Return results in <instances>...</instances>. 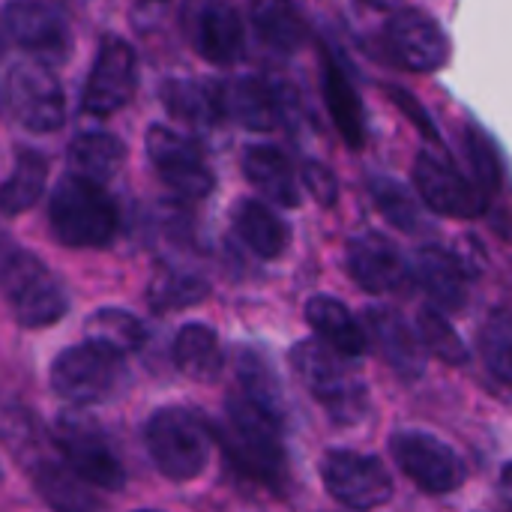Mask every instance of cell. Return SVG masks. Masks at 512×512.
I'll return each instance as SVG.
<instances>
[{"instance_id":"1","label":"cell","mask_w":512,"mask_h":512,"mask_svg":"<svg viewBox=\"0 0 512 512\" xmlns=\"http://www.w3.org/2000/svg\"><path fill=\"white\" fill-rule=\"evenodd\" d=\"M210 438L222 444L225 459L246 480L261 483L264 489H285L288 456L279 420L267 417L243 396H231L225 402L222 420L210 426Z\"/></svg>"},{"instance_id":"2","label":"cell","mask_w":512,"mask_h":512,"mask_svg":"<svg viewBox=\"0 0 512 512\" xmlns=\"http://www.w3.org/2000/svg\"><path fill=\"white\" fill-rule=\"evenodd\" d=\"M291 369L336 423H357L366 414L369 390L351 357H342L318 339H306L291 348Z\"/></svg>"},{"instance_id":"3","label":"cell","mask_w":512,"mask_h":512,"mask_svg":"<svg viewBox=\"0 0 512 512\" xmlns=\"http://www.w3.org/2000/svg\"><path fill=\"white\" fill-rule=\"evenodd\" d=\"M48 219L54 237L69 249H102L117 237L120 213L111 195L84 177H63L51 195Z\"/></svg>"},{"instance_id":"4","label":"cell","mask_w":512,"mask_h":512,"mask_svg":"<svg viewBox=\"0 0 512 512\" xmlns=\"http://www.w3.org/2000/svg\"><path fill=\"white\" fill-rule=\"evenodd\" d=\"M210 426L186 408H159L147 417L144 447L162 477L189 483L210 459Z\"/></svg>"},{"instance_id":"5","label":"cell","mask_w":512,"mask_h":512,"mask_svg":"<svg viewBox=\"0 0 512 512\" xmlns=\"http://www.w3.org/2000/svg\"><path fill=\"white\" fill-rule=\"evenodd\" d=\"M126 384V363L123 354L99 345V342H78L60 351L51 363V387L69 405L87 408L114 399Z\"/></svg>"},{"instance_id":"6","label":"cell","mask_w":512,"mask_h":512,"mask_svg":"<svg viewBox=\"0 0 512 512\" xmlns=\"http://www.w3.org/2000/svg\"><path fill=\"white\" fill-rule=\"evenodd\" d=\"M0 288L15 321L27 330L51 327L69 312V297L60 279L24 249H9L0 261Z\"/></svg>"},{"instance_id":"7","label":"cell","mask_w":512,"mask_h":512,"mask_svg":"<svg viewBox=\"0 0 512 512\" xmlns=\"http://www.w3.org/2000/svg\"><path fill=\"white\" fill-rule=\"evenodd\" d=\"M54 444L63 465L93 489L120 492L126 486V468L105 432L81 411H66L54 423Z\"/></svg>"},{"instance_id":"8","label":"cell","mask_w":512,"mask_h":512,"mask_svg":"<svg viewBox=\"0 0 512 512\" xmlns=\"http://www.w3.org/2000/svg\"><path fill=\"white\" fill-rule=\"evenodd\" d=\"M390 453L405 477H411L429 495H450L468 477L462 456L429 432L405 429L390 435Z\"/></svg>"},{"instance_id":"9","label":"cell","mask_w":512,"mask_h":512,"mask_svg":"<svg viewBox=\"0 0 512 512\" xmlns=\"http://www.w3.org/2000/svg\"><path fill=\"white\" fill-rule=\"evenodd\" d=\"M321 477L327 492L348 510H378L393 498V477L378 456L333 450L321 462Z\"/></svg>"},{"instance_id":"10","label":"cell","mask_w":512,"mask_h":512,"mask_svg":"<svg viewBox=\"0 0 512 512\" xmlns=\"http://www.w3.org/2000/svg\"><path fill=\"white\" fill-rule=\"evenodd\" d=\"M6 105L27 132H57L66 117L63 87L42 63H15L6 75Z\"/></svg>"},{"instance_id":"11","label":"cell","mask_w":512,"mask_h":512,"mask_svg":"<svg viewBox=\"0 0 512 512\" xmlns=\"http://www.w3.org/2000/svg\"><path fill=\"white\" fill-rule=\"evenodd\" d=\"M135 84H138V60L132 45L114 33L102 36L93 69L84 84V99H81L84 111L99 117L120 111L132 99Z\"/></svg>"},{"instance_id":"12","label":"cell","mask_w":512,"mask_h":512,"mask_svg":"<svg viewBox=\"0 0 512 512\" xmlns=\"http://www.w3.org/2000/svg\"><path fill=\"white\" fill-rule=\"evenodd\" d=\"M147 156L156 174L162 177V183L180 198L198 201V198H207L216 186L213 171L207 168L201 150L168 126H150Z\"/></svg>"},{"instance_id":"13","label":"cell","mask_w":512,"mask_h":512,"mask_svg":"<svg viewBox=\"0 0 512 512\" xmlns=\"http://www.w3.org/2000/svg\"><path fill=\"white\" fill-rule=\"evenodd\" d=\"M414 183L426 207L453 219H474L486 213V192L474 186L450 159L423 150L414 162Z\"/></svg>"},{"instance_id":"14","label":"cell","mask_w":512,"mask_h":512,"mask_svg":"<svg viewBox=\"0 0 512 512\" xmlns=\"http://www.w3.org/2000/svg\"><path fill=\"white\" fill-rule=\"evenodd\" d=\"M387 45L393 57L414 72L441 69L450 57L447 33L441 30V24L429 12L414 6L393 12V18L387 21Z\"/></svg>"},{"instance_id":"15","label":"cell","mask_w":512,"mask_h":512,"mask_svg":"<svg viewBox=\"0 0 512 512\" xmlns=\"http://www.w3.org/2000/svg\"><path fill=\"white\" fill-rule=\"evenodd\" d=\"M9 36L42 60H63L72 48L66 18L42 0H12L3 12Z\"/></svg>"},{"instance_id":"16","label":"cell","mask_w":512,"mask_h":512,"mask_svg":"<svg viewBox=\"0 0 512 512\" xmlns=\"http://www.w3.org/2000/svg\"><path fill=\"white\" fill-rule=\"evenodd\" d=\"M189 33L195 51L216 66H231L246 54V27L228 0H201L192 9Z\"/></svg>"},{"instance_id":"17","label":"cell","mask_w":512,"mask_h":512,"mask_svg":"<svg viewBox=\"0 0 512 512\" xmlns=\"http://www.w3.org/2000/svg\"><path fill=\"white\" fill-rule=\"evenodd\" d=\"M366 339L375 342L378 354L393 366V372L405 381H414L426 369V348L420 342L417 327L396 309L372 306L366 309Z\"/></svg>"},{"instance_id":"18","label":"cell","mask_w":512,"mask_h":512,"mask_svg":"<svg viewBox=\"0 0 512 512\" xmlns=\"http://www.w3.org/2000/svg\"><path fill=\"white\" fill-rule=\"evenodd\" d=\"M345 264L351 279L369 294L399 291L408 279V267L399 249L378 231L354 237L345 249Z\"/></svg>"},{"instance_id":"19","label":"cell","mask_w":512,"mask_h":512,"mask_svg":"<svg viewBox=\"0 0 512 512\" xmlns=\"http://www.w3.org/2000/svg\"><path fill=\"white\" fill-rule=\"evenodd\" d=\"M411 276L438 306V312H459L468 303V276L453 252L441 246H423L414 255Z\"/></svg>"},{"instance_id":"20","label":"cell","mask_w":512,"mask_h":512,"mask_svg":"<svg viewBox=\"0 0 512 512\" xmlns=\"http://www.w3.org/2000/svg\"><path fill=\"white\" fill-rule=\"evenodd\" d=\"M306 321L318 333V342L339 351L342 357H363L369 348V339L363 333V324L348 312L345 303H339L330 294H318L306 303Z\"/></svg>"},{"instance_id":"21","label":"cell","mask_w":512,"mask_h":512,"mask_svg":"<svg viewBox=\"0 0 512 512\" xmlns=\"http://www.w3.org/2000/svg\"><path fill=\"white\" fill-rule=\"evenodd\" d=\"M30 465H33L30 477L39 498L54 512H102L99 498L93 495V486L75 477L63 462H51L42 453H36Z\"/></svg>"},{"instance_id":"22","label":"cell","mask_w":512,"mask_h":512,"mask_svg":"<svg viewBox=\"0 0 512 512\" xmlns=\"http://www.w3.org/2000/svg\"><path fill=\"white\" fill-rule=\"evenodd\" d=\"M324 99L330 108V117L339 129V135L357 150L366 141V111H363V99L351 81V75L345 72V66L333 57L324 54Z\"/></svg>"},{"instance_id":"23","label":"cell","mask_w":512,"mask_h":512,"mask_svg":"<svg viewBox=\"0 0 512 512\" xmlns=\"http://www.w3.org/2000/svg\"><path fill=\"white\" fill-rule=\"evenodd\" d=\"M243 174L273 204H279V207H297L300 204V186H297L294 168L276 147H270V144L249 147L243 153Z\"/></svg>"},{"instance_id":"24","label":"cell","mask_w":512,"mask_h":512,"mask_svg":"<svg viewBox=\"0 0 512 512\" xmlns=\"http://www.w3.org/2000/svg\"><path fill=\"white\" fill-rule=\"evenodd\" d=\"M162 102L168 111L192 126H216L225 120L222 84L204 78H171L162 87Z\"/></svg>"},{"instance_id":"25","label":"cell","mask_w":512,"mask_h":512,"mask_svg":"<svg viewBox=\"0 0 512 512\" xmlns=\"http://www.w3.org/2000/svg\"><path fill=\"white\" fill-rule=\"evenodd\" d=\"M234 228L240 234V240L258 255V258H279L285 249H288V240H291V231L285 225V219L261 204V201H237L234 207Z\"/></svg>"},{"instance_id":"26","label":"cell","mask_w":512,"mask_h":512,"mask_svg":"<svg viewBox=\"0 0 512 512\" xmlns=\"http://www.w3.org/2000/svg\"><path fill=\"white\" fill-rule=\"evenodd\" d=\"M171 357L186 378L201 381V384L216 381L222 375V366H225L219 336L207 324L180 327L174 336V345H171Z\"/></svg>"},{"instance_id":"27","label":"cell","mask_w":512,"mask_h":512,"mask_svg":"<svg viewBox=\"0 0 512 512\" xmlns=\"http://www.w3.org/2000/svg\"><path fill=\"white\" fill-rule=\"evenodd\" d=\"M237 384L240 393L249 405H255L258 411H264L273 420H285V390L273 372V366L267 363V357L249 345H243L237 351Z\"/></svg>"},{"instance_id":"28","label":"cell","mask_w":512,"mask_h":512,"mask_svg":"<svg viewBox=\"0 0 512 512\" xmlns=\"http://www.w3.org/2000/svg\"><path fill=\"white\" fill-rule=\"evenodd\" d=\"M225 114L240 120L246 129L270 132L279 123V102L273 96V87L261 78H237L234 84L222 87Z\"/></svg>"},{"instance_id":"29","label":"cell","mask_w":512,"mask_h":512,"mask_svg":"<svg viewBox=\"0 0 512 512\" xmlns=\"http://www.w3.org/2000/svg\"><path fill=\"white\" fill-rule=\"evenodd\" d=\"M126 159V150L117 135L111 132H81L69 144V168L75 177H84L90 183L111 180Z\"/></svg>"},{"instance_id":"30","label":"cell","mask_w":512,"mask_h":512,"mask_svg":"<svg viewBox=\"0 0 512 512\" xmlns=\"http://www.w3.org/2000/svg\"><path fill=\"white\" fill-rule=\"evenodd\" d=\"M252 27L276 51H297L306 42V24L291 0H249Z\"/></svg>"},{"instance_id":"31","label":"cell","mask_w":512,"mask_h":512,"mask_svg":"<svg viewBox=\"0 0 512 512\" xmlns=\"http://www.w3.org/2000/svg\"><path fill=\"white\" fill-rule=\"evenodd\" d=\"M45 180H48L45 156L36 150H21L12 174L0 183V213L21 216L24 210H30L42 198Z\"/></svg>"},{"instance_id":"32","label":"cell","mask_w":512,"mask_h":512,"mask_svg":"<svg viewBox=\"0 0 512 512\" xmlns=\"http://www.w3.org/2000/svg\"><path fill=\"white\" fill-rule=\"evenodd\" d=\"M210 294V285L207 279H201L198 273H189V270H180V267H168L162 270L153 282H150V309L156 315H168V312H177V309H189V306H198L201 300H207Z\"/></svg>"},{"instance_id":"33","label":"cell","mask_w":512,"mask_h":512,"mask_svg":"<svg viewBox=\"0 0 512 512\" xmlns=\"http://www.w3.org/2000/svg\"><path fill=\"white\" fill-rule=\"evenodd\" d=\"M87 339L126 357L144 348L147 327L141 318H135L126 309H99L87 318Z\"/></svg>"},{"instance_id":"34","label":"cell","mask_w":512,"mask_h":512,"mask_svg":"<svg viewBox=\"0 0 512 512\" xmlns=\"http://www.w3.org/2000/svg\"><path fill=\"white\" fill-rule=\"evenodd\" d=\"M369 192H372L375 207L384 213V219H387L390 225H396L399 231L414 234V231H420V228L426 225L423 207H420V201L414 198V192H411L405 183H399V180H393V177L375 174V177L369 180Z\"/></svg>"},{"instance_id":"35","label":"cell","mask_w":512,"mask_h":512,"mask_svg":"<svg viewBox=\"0 0 512 512\" xmlns=\"http://www.w3.org/2000/svg\"><path fill=\"white\" fill-rule=\"evenodd\" d=\"M417 333H420V342L429 354L441 357L450 366H468L471 354H468L462 336L456 333V327L444 318V312L423 309L417 315Z\"/></svg>"},{"instance_id":"36","label":"cell","mask_w":512,"mask_h":512,"mask_svg":"<svg viewBox=\"0 0 512 512\" xmlns=\"http://www.w3.org/2000/svg\"><path fill=\"white\" fill-rule=\"evenodd\" d=\"M480 351L489 372L501 381H512V321L507 309H495L480 330Z\"/></svg>"},{"instance_id":"37","label":"cell","mask_w":512,"mask_h":512,"mask_svg":"<svg viewBox=\"0 0 512 512\" xmlns=\"http://www.w3.org/2000/svg\"><path fill=\"white\" fill-rule=\"evenodd\" d=\"M468 159L474 165V174L480 180V189L483 192H495L501 186V177H504V168H501V156L492 144V138L480 129V126H471L468 129Z\"/></svg>"},{"instance_id":"38","label":"cell","mask_w":512,"mask_h":512,"mask_svg":"<svg viewBox=\"0 0 512 512\" xmlns=\"http://www.w3.org/2000/svg\"><path fill=\"white\" fill-rule=\"evenodd\" d=\"M303 186H306V189L312 192V198H315L318 204H324V207H333L336 198H339V183H336L333 171H330L324 162L309 159V162L303 165Z\"/></svg>"},{"instance_id":"39","label":"cell","mask_w":512,"mask_h":512,"mask_svg":"<svg viewBox=\"0 0 512 512\" xmlns=\"http://www.w3.org/2000/svg\"><path fill=\"white\" fill-rule=\"evenodd\" d=\"M390 96H396V99H399L402 105H408V102H405V96H402V90H390ZM408 108H411V105H408ZM411 111H414V108H411ZM417 111H420V105H417ZM423 117H426V114L420 111V117H414V120H420V126H423L426 132H432V126H429V120H423Z\"/></svg>"},{"instance_id":"40","label":"cell","mask_w":512,"mask_h":512,"mask_svg":"<svg viewBox=\"0 0 512 512\" xmlns=\"http://www.w3.org/2000/svg\"><path fill=\"white\" fill-rule=\"evenodd\" d=\"M366 3H369V6H378V9H390L396 0H366Z\"/></svg>"},{"instance_id":"41","label":"cell","mask_w":512,"mask_h":512,"mask_svg":"<svg viewBox=\"0 0 512 512\" xmlns=\"http://www.w3.org/2000/svg\"><path fill=\"white\" fill-rule=\"evenodd\" d=\"M138 512H156V510H138Z\"/></svg>"},{"instance_id":"42","label":"cell","mask_w":512,"mask_h":512,"mask_svg":"<svg viewBox=\"0 0 512 512\" xmlns=\"http://www.w3.org/2000/svg\"><path fill=\"white\" fill-rule=\"evenodd\" d=\"M0 480H3V471H0Z\"/></svg>"}]
</instances>
